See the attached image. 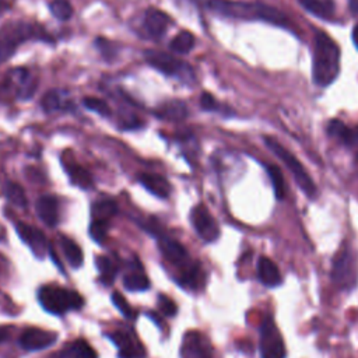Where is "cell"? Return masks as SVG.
Listing matches in <instances>:
<instances>
[{
  "label": "cell",
  "instance_id": "cell-22",
  "mask_svg": "<svg viewBox=\"0 0 358 358\" xmlns=\"http://www.w3.org/2000/svg\"><path fill=\"white\" fill-rule=\"evenodd\" d=\"M154 113H155V116H158L159 119H164V120L180 122V120L186 119V116H187V106L183 101L171 99V101H166V102L158 105V108L154 110Z\"/></svg>",
  "mask_w": 358,
  "mask_h": 358
},
{
  "label": "cell",
  "instance_id": "cell-14",
  "mask_svg": "<svg viewBox=\"0 0 358 358\" xmlns=\"http://www.w3.org/2000/svg\"><path fill=\"white\" fill-rule=\"evenodd\" d=\"M171 20L168 17L166 13H164L159 8L155 7H148L144 13V20H143V25L144 29L147 31V34L152 38H161L169 25Z\"/></svg>",
  "mask_w": 358,
  "mask_h": 358
},
{
  "label": "cell",
  "instance_id": "cell-34",
  "mask_svg": "<svg viewBox=\"0 0 358 358\" xmlns=\"http://www.w3.org/2000/svg\"><path fill=\"white\" fill-rule=\"evenodd\" d=\"M49 10L55 18L60 21H67L73 15V7L67 0H52Z\"/></svg>",
  "mask_w": 358,
  "mask_h": 358
},
{
  "label": "cell",
  "instance_id": "cell-42",
  "mask_svg": "<svg viewBox=\"0 0 358 358\" xmlns=\"http://www.w3.org/2000/svg\"><path fill=\"white\" fill-rule=\"evenodd\" d=\"M4 7H6V3H4V1H1V0H0V13H1V11H3V10H4Z\"/></svg>",
  "mask_w": 358,
  "mask_h": 358
},
{
  "label": "cell",
  "instance_id": "cell-13",
  "mask_svg": "<svg viewBox=\"0 0 358 358\" xmlns=\"http://www.w3.org/2000/svg\"><path fill=\"white\" fill-rule=\"evenodd\" d=\"M15 231L20 235V238L31 248V250L38 256L42 257L48 250V241L42 231L38 228L25 224V222H15Z\"/></svg>",
  "mask_w": 358,
  "mask_h": 358
},
{
  "label": "cell",
  "instance_id": "cell-35",
  "mask_svg": "<svg viewBox=\"0 0 358 358\" xmlns=\"http://www.w3.org/2000/svg\"><path fill=\"white\" fill-rule=\"evenodd\" d=\"M83 105L87 109L92 110V112H95V113H98L101 116H105V117L110 116V113H112L110 106L106 103V101H103L101 98H96V96H85V98H83Z\"/></svg>",
  "mask_w": 358,
  "mask_h": 358
},
{
  "label": "cell",
  "instance_id": "cell-3",
  "mask_svg": "<svg viewBox=\"0 0 358 358\" xmlns=\"http://www.w3.org/2000/svg\"><path fill=\"white\" fill-rule=\"evenodd\" d=\"M29 39L50 42L52 36L42 27L29 21L11 20L3 24L0 28V64L8 60L17 48Z\"/></svg>",
  "mask_w": 358,
  "mask_h": 358
},
{
  "label": "cell",
  "instance_id": "cell-30",
  "mask_svg": "<svg viewBox=\"0 0 358 358\" xmlns=\"http://www.w3.org/2000/svg\"><path fill=\"white\" fill-rule=\"evenodd\" d=\"M194 35L189 31H180L179 34H176L173 36V39L169 43V49L175 53H180V55H185V53H189L193 46H194Z\"/></svg>",
  "mask_w": 358,
  "mask_h": 358
},
{
  "label": "cell",
  "instance_id": "cell-39",
  "mask_svg": "<svg viewBox=\"0 0 358 358\" xmlns=\"http://www.w3.org/2000/svg\"><path fill=\"white\" fill-rule=\"evenodd\" d=\"M200 106L204 110H208V112H220L222 109L220 102L211 94H208V92H203L201 94V96H200Z\"/></svg>",
  "mask_w": 358,
  "mask_h": 358
},
{
  "label": "cell",
  "instance_id": "cell-28",
  "mask_svg": "<svg viewBox=\"0 0 358 358\" xmlns=\"http://www.w3.org/2000/svg\"><path fill=\"white\" fill-rule=\"evenodd\" d=\"M116 213H117V206L113 200H109V199H102V200L95 201L91 208V215H92L94 221L109 222V220Z\"/></svg>",
  "mask_w": 358,
  "mask_h": 358
},
{
  "label": "cell",
  "instance_id": "cell-31",
  "mask_svg": "<svg viewBox=\"0 0 358 358\" xmlns=\"http://www.w3.org/2000/svg\"><path fill=\"white\" fill-rule=\"evenodd\" d=\"M66 355L69 358H96L95 350L85 340H76L67 345Z\"/></svg>",
  "mask_w": 358,
  "mask_h": 358
},
{
  "label": "cell",
  "instance_id": "cell-5",
  "mask_svg": "<svg viewBox=\"0 0 358 358\" xmlns=\"http://www.w3.org/2000/svg\"><path fill=\"white\" fill-rule=\"evenodd\" d=\"M38 299L42 308L53 315H63L69 310L80 309L84 303L78 292L57 285L41 287L38 291Z\"/></svg>",
  "mask_w": 358,
  "mask_h": 358
},
{
  "label": "cell",
  "instance_id": "cell-41",
  "mask_svg": "<svg viewBox=\"0 0 358 358\" xmlns=\"http://www.w3.org/2000/svg\"><path fill=\"white\" fill-rule=\"evenodd\" d=\"M352 42L358 48V22L354 25V29H352Z\"/></svg>",
  "mask_w": 358,
  "mask_h": 358
},
{
  "label": "cell",
  "instance_id": "cell-12",
  "mask_svg": "<svg viewBox=\"0 0 358 358\" xmlns=\"http://www.w3.org/2000/svg\"><path fill=\"white\" fill-rule=\"evenodd\" d=\"M56 338H57V334L53 331L31 327L21 334L20 345L28 351H38V350H45L50 347L56 341Z\"/></svg>",
  "mask_w": 358,
  "mask_h": 358
},
{
  "label": "cell",
  "instance_id": "cell-1",
  "mask_svg": "<svg viewBox=\"0 0 358 358\" xmlns=\"http://www.w3.org/2000/svg\"><path fill=\"white\" fill-rule=\"evenodd\" d=\"M203 6L215 14L229 18L263 21L278 27H289V21L282 11L263 3H249L241 0H206Z\"/></svg>",
  "mask_w": 358,
  "mask_h": 358
},
{
  "label": "cell",
  "instance_id": "cell-2",
  "mask_svg": "<svg viewBox=\"0 0 358 358\" xmlns=\"http://www.w3.org/2000/svg\"><path fill=\"white\" fill-rule=\"evenodd\" d=\"M340 49L337 43L323 31H316L313 38L312 78L316 85L327 87L338 76Z\"/></svg>",
  "mask_w": 358,
  "mask_h": 358
},
{
  "label": "cell",
  "instance_id": "cell-27",
  "mask_svg": "<svg viewBox=\"0 0 358 358\" xmlns=\"http://www.w3.org/2000/svg\"><path fill=\"white\" fill-rule=\"evenodd\" d=\"M60 246H62V250L69 262V264L74 268H78L81 264H83V260H84V256H83V252L80 249V246L70 238L62 235L60 239Z\"/></svg>",
  "mask_w": 358,
  "mask_h": 358
},
{
  "label": "cell",
  "instance_id": "cell-10",
  "mask_svg": "<svg viewBox=\"0 0 358 358\" xmlns=\"http://www.w3.org/2000/svg\"><path fill=\"white\" fill-rule=\"evenodd\" d=\"M190 222L204 242H214L220 236V228L206 206L197 204L190 211Z\"/></svg>",
  "mask_w": 358,
  "mask_h": 358
},
{
  "label": "cell",
  "instance_id": "cell-26",
  "mask_svg": "<svg viewBox=\"0 0 358 358\" xmlns=\"http://www.w3.org/2000/svg\"><path fill=\"white\" fill-rule=\"evenodd\" d=\"M123 287L129 291H145L150 288V281L140 264L123 275Z\"/></svg>",
  "mask_w": 358,
  "mask_h": 358
},
{
  "label": "cell",
  "instance_id": "cell-21",
  "mask_svg": "<svg viewBox=\"0 0 358 358\" xmlns=\"http://www.w3.org/2000/svg\"><path fill=\"white\" fill-rule=\"evenodd\" d=\"M327 133L358 152V129H350L341 120L334 119L327 124Z\"/></svg>",
  "mask_w": 358,
  "mask_h": 358
},
{
  "label": "cell",
  "instance_id": "cell-23",
  "mask_svg": "<svg viewBox=\"0 0 358 358\" xmlns=\"http://www.w3.org/2000/svg\"><path fill=\"white\" fill-rule=\"evenodd\" d=\"M183 358H211L210 348L200 334H187L182 345Z\"/></svg>",
  "mask_w": 358,
  "mask_h": 358
},
{
  "label": "cell",
  "instance_id": "cell-36",
  "mask_svg": "<svg viewBox=\"0 0 358 358\" xmlns=\"http://www.w3.org/2000/svg\"><path fill=\"white\" fill-rule=\"evenodd\" d=\"M110 299H112L113 305L117 308V310H119L126 319H129V320L136 319V312H134V309L129 305V302L124 299V296H123L120 292H117V291L113 292L112 296H110Z\"/></svg>",
  "mask_w": 358,
  "mask_h": 358
},
{
  "label": "cell",
  "instance_id": "cell-8",
  "mask_svg": "<svg viewBox=\"0 0 358 358\" xmlns=\"http://www.w3.org/2000/svg\"><path fill=\"white\" fill-rule=\"evenodd\" d=\"M259 352L262 358H285L287 350L274 319L268 315L259 329Z\"/></svg>",
  "mask_w": 358,
  "mask_h": 358
},
{
  "label": "cell",
  "instance_id": "cell-19",
  "mask_svg": "<svg viewBox=\"0 0 358 358\" xmlns=\"http://www.w3.org/2000/svg\"><path fill=\"white\" fill-rule=\"evenodd\" d=\"M180 273L176 275V282L187 289H197L203 285L204 274L201 270L200 263L190 262L185 267L179 268Z\"/></svg>",
  "mask_w": 358,
  "mask_h": 358
},
{
  "label": "cell",
  "instance_id": "cell-24",
  "mask_svg": "<svg viewBox=\"0 0 358 358\" xmlns=\"http://www.w3.org/2000/svg\"><path fill=\"white\" fill-rule=\"evenodd\" d=\"M298 3L317 18L331 20L334 17V0H298Z\"/></svg>",
  "mask_w": 358,
  "mask_h": 358
},
{
  "label": "cell",
  "instance_id": "cell-16",
  "mask_svg": "<svg viewBox=\"0 0 358 358\" xmlns=\"http://www.w3.org/2000/svg\"><path fill=\"white\" fill-rule=\"evenodd\" d=\"M119 347V358H141L144 350L131 336L123 331H113L108 336Z\"/></svg>",
  "mask_w": 358,
  "mask_h": 358
},
{
  "label": "cell",
  "instance_id": "cell-11",
  "mask_svg": "<svg viewBox=\"0 0 358 358\" xmlns=\"http://www.w3.org/2000/svg\"><path fill=\"white\" fill-rule=\"evenodd\" d=\"M158 248L162 256L172 264L179 266V268L189 264L192 260L189 257L187 250L182 243H179L176 239H172L165 235H159L158 239Z\"/></svg>",
  "mask_w": 358,
  "mask_h": 358
},
{
  "label": "cell",
  "instance_id": "cell-40",
  "mask_svg": "<svg viewBox=\"0 0 358 358\" xmlns=\"http://www.w3.org/2000/svg\"><path fill=\"white\" fill-rule=\"evenodd\" d=\"M10 331H11V327L0 326V343L6 341L10 337Z\"/></svg>",
  "mask_w": 358,
  "mask_h": 358
},
{
  "label": "cell",
  "instance_id": "cell-6",
  "mask_svg": "<svg viewBox=\"0 0 358 358\" xmlns=\"http://www.w3.org/2000/svg\"><path fill=\"white\" fill-rule=\"evenodd\" d=\"M144 57H145V62L151 67L164 73L165 76L175 77V78L180 80L186 85H192L196 81V74H194L193 67L189 63H186L169 53L148 49V50H145Z\"/></svg>",
  "mask_w": 358,
  "mask_h": 358
},
{
  "label": "cell",
  "instance_id": "cell-38",
  "mask_svg": "<svg viewBox=\"0 0 358 358\" xmlns=\"http://www.w3.org/2000/svg\"><path fill=\"white\" fill-rule=\"evenodd\" d=\"M158 308H159L161 313H164L166 316H175L178 312L176 303L169 296H166L164 294L158 295Z\"/></svg>",
  "mask_w": 358,
  "mask_h": 358
},
{
  "label": "cell",
  "instance_id": "cell-25",
  "mask_svg": "<svg viewBox=\"0 0 358 358\" xmlns=\"http://www.w3.org/2000/svg\"><path fill=\"white\" fill-rule=\"evenodd\" d=\"M63 165H64V169H66L69 178L71 179V182L76 186H80L83 189H88L92 186V178L87 169H84L74 161H70V162L64 161Z\"/></svg>",
  "mask_w": 358,
  "mask_h": 358
},
{
  "label": "cell",
  "instance_id": "cell-20",
  "mask_svg": "<svg viewBox=\"0 0 358 358\" xmlns=\"http://www.w3.org/2000/svg\"><path fill=\"white\" fill-rule=\"evenodd\" d=\"M257 277L260 282L268 288L281 284V274L278 271L277 264L266 256H262L257 260Z\"/></svg>",
  "mask_w": 358,
  "mask_h": 358
},
{
  "label": "cell",
  "instance_id": "cell-15",
  "mask_svg": "<svg viewBox=\"0 0 358 358\" xmlns=\"http://www.w3.org/2000/svg\"><path fill=\"white\" fill-rule=\"evenodd\" d=\"M41 106L46 113H55V112H67L71 110L74 103L71 102L69 94L64 90H50L48 91L42 99Z\"/></svg>",
  "mask_w": 358,
  "mask_h": 358
},
{
  "label": "cell",
  "instance_id": "cell-9",
  "mask_svg": "<svg viewBox=\"0 0 358 358\" xmlns=\"http://www.w3.org/2000/svg\"><path fill=\"white\" fill-rule=\"evenodd\" d=\"M4 84L7 90H10L18 99L31 98L36 90V78L25 67H15L8 70Z\"/></svg>",
  "mask_w": 358,
  "mask_h": 358
},
{
  "label": "cell",
  "instance_id": "cell-32",
  "mask_svg": "<svg viewBox=\"0 0 358 358\" xmlns=\"http://www.w3.org/2000/svg\"><path fill=\"white\" fill-rule=\"evenodd\" d=\"M4 194L8 199V201L13 203L17 207L25 208L27 204H28V200H27L24 189L18 183H15V182H7L6 183Z\"/></svg>",
  "mask_w": 358,
  "mask_h": 358
},
{
  "label": "cell",
  "instance_id": "cell-7",
  "mask_svg": "<svg viewBox=\"0 0 358 358\" xmlns=\"http://www.w3.org/2000/svg\"><path fill=\"white\" fill-rule=\"evenodd\" d=\"M358 267L354 250L350 246H344L333 259L331 281L340 289H352L357 285Z\"/></svg>",
  "mask_w": 358,
  "mask_h": 358
},
{
  "label": "cell",
  "instance_id": "cell-29",
  "mask_svg": "<svg viewBox=\"0 0 358 358\" xmlns=\"http://www.w3.org/2000/svg\"><path fill=\"white\" fill-rule=\"evenodd\" d=\"M95 264L96 268L99 271V280L105 284V285H110L116 277L117 273V267L113 263V260L108 256H98L95 259Z\"/></svg>",
  "mask_w": 358,
  "mask_h": 358
},
{
  "label": "cell",
  "instance_id": "cell-17",
  "mask_svg": "<svg viewBox=\"0 0 358 358\" xmlns=\"http://www.w3.org/2000/svg\"><path fill=\"white\" fill-rule=\"evenodd\" d=\"M38 217L48 225L55 227L59 221V201L53 194H42L35 204Z\"/></svg>",
  "mask_w": 358,
  "mask_h": 358
},
{
  "label": "cell",
  "instance_id": "cell-33",
  "mask_svg": "<svg viewBox=\"0 0 358 358\" xmlns=\"http://www.w3.org/2000/svg\"><path fill=\"white\" fill-rule=\"evenodd\" d=\"M266 169H267L268 178L271 180L275 199L282 200L284 196H285V180H284V176L281 173V169L275 165H268Z\"/></svg>",
  "mask_w": 358,
  "mask_h": 358
},
{
  "label": "cell",
  "instance_id": "cell-18",
  "mask_svg": "<svg viewBox=\"0 0 358 358\" xmlns=\"http://www.w3.org/2000/svg\"><path fill=\"white\" fill-rule=\"evenodd\" d=\"M138 182L148 190L151 192L154 196L159 197V199H168V196L171 194V183L168 182V179L159 173H150V172H144L138 175Z\"/></svg>",
  "mask_w": 358,
  "mask_h": 358
},
{
  "label": "cell",
  "instance_id": "cell-43",
  "mask_svg": "<svg viewBox=\"0 0 358 358\" xmlns=\"http://www.w3.org/2000/svg\"><path fill=\"white\" fill-rule=\"evenodd\" d=\"M0 263H4V257L0 255Z\"/></svg>",
  "mask_w": 358,
  "mask_h": 358
},
{
  "label": "cell",
  "instance_id": "cell-4",
  "mask_svg": "<svg viewBox=\"0 0 358 358\" xmlns=\"http://www.w3.org/2000/svg\"><path fill=\"white\" fill-rule=\"evenodd\" d=\"M264 144L266 147L280 159L284 162V165L288 168V171L292 173L298 187L310 199H316L317 197V187L313 182V179L309 176V173L306 172V169L303 168V165L299 162V159L291 152L288 151L284 145H281L278 141H275L274 138L270 137H264Z\"/></svg>",
  "mask_w": 358,
  "mask_h": 358
},
{
  "label": "cell",
  "instance_id": "cell-37",
  "mask_svg": "<svg viewBox=\"0 0 358 358\" xmlns=\"http://www.w3.org/2000/svg\"><path fill=\"white\" fill-rule=\"evenodd\" d=\"M106 232H108V222H103V221H91V225H90V235L91 238L98 242V243H102L103 239L106 238Z\"/></svg>",
  "mask_w": 358,
  "mask_h": 358
}]
</instances>
